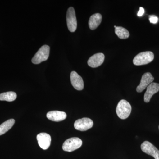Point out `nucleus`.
Masks as SVG:
<instances>
[{
    "mask_svg": "<svg viewBox=\"0 0 159 159\" xmlns=\"http://www.w3.org/2000/svg\"><path fill=\"white\" fill-rule=\"evenodd\" d=\"M105 56L102 53H97L91 56L88 61V64L92 68H97L103 63Z\"/></svg>",
    "mask_w": 159,
    "mask_h": 159,
    "instance_id": "9b49d317",
    "label": "nucleus"
},
{
    "mask_svg": "<svg viewBox=\"0 0 159 159\" xmlns=\"http://www.w3.org/2000/svg\"></svg>",
    "mask_w": 159,
    "mask_h": 159,
    "instance_id": "412c9836",
    "label": "nucleus"
},
{
    "mask_svg": "<svg viewBox=\"0 0 159 159\" xmlns=\"http://www.w3.org/2000/svg\"><path fill=\"white\" fill-rule=\"evenodd\" d=\"M144 12H145V10H144V8L142 7H140V10L137 15L139 16H142L144 14Z\"/></svg>",
    "mask_w": 159,
    "mask_h": 159,
    "instance_id": "6ab92c4d",
    "label": "nucleus"
},
{
    "mask_svg": "<svg viewBox=\"0 0 159 159\" xmlns=\"http://www.w3.org/2000/svg\"><path fill=\"white\" fill-rule=\"evenodd\" d=\"M102 20V16L100 13H95L91 16L89 21V25L91 30H95L100 25Z\"/></svg>",
    "mask_w": 159,
    "mask_h": 159,
    "instance_id": "4468645a",
    "label": "nucleus"
},
{
    "mask_svg": "<svg viewBox=\"0 0 159 159\" xmlns=\"http://www.w3.org/2000/svg\"><path fill=\"white\" fill-rule=\"evenodd\" d=\"M159 91V84L152 82L147 87V90L144 95V101L148 102L154 94Z\"/></svg>",
    "mask_w": 159,
    "mask_h": 159,
    "instance_id": "f8f14e48",
    "label": "nucleus"
},
{
    "mask_svg": "<svg viewBox=\"0 0 159 159\" xmlns=\"http://www.w3.org/2000/svg\"><path fill=\"white\" fill-rule=\"evenodd\" d=\"M141 148L143 152L153 157L155 159H159V150L150 142H143L141 145Z\"/></svg>",
    "mask_w": 159,
    "mask_h": 159,
    "instance_id": "423d86ee",
    "label": "nucleus"
},
{
    "mask_svg": "<svg viewBox=\"0 0 159 159\" xmlns=\"http://www.w3.org/2000/svg\"><path fill=\"white\" fill-rule=\"evenodd\" d=\"M131 110L130 103L125 99H122L117 105L116 112L120 119H125L129 116Z\"/></svg>",
    "mask_w": 159,
    "mask_h": 159,
    "instance_id": "f257e3e1",
    "label": "nucleus"
},
{
    "mask_svg": "<svg viewBox=\"0 0 159 159\" xmlns=\"http://www.w3.org/2000/svg\"><path fill=\"white\" fill-rule=\"evenodd\" d=\"M93 125V120L89 118H84L76 120L74 122V128L77 130L84 131L90 129Z\"/></svg>",
    "mask_w": 159,
    "mask_h": 159,
    "instance_id": "0eeeda50",
    "label": "nucleus"
},
{
    "mask_svg": "<svg viewBox=\"0 0 159 159\" xmlns=\"http://www.w3.org/2000/svg\"><path fill=\"white\" fill-rule=\"evenodd\" d=\"M15 122L14 119H10L2 123L0 125V136L4 134L11 129L14 125Z\"/></svg>",
    "mask_w": 159,
    "mask_h": 159,
    "instance_id": "2eb2a0df",
    "label": "nucleus"
},
{
    "mask_svg": "<svg viewBox=\"0 0 159 159\" xmlns=\"http://www.w3.org/2000/svg\"><path fill=\"white\" fill-rule=\"evenodd\" d=\"M50 47L48 45L42 46L32 58V62L34 64H39L48 60L50 54Z\"/></svg>",
    "mask_w": 159,
    "mask_h": 159,
    "instance_id": "7ed1b4c3",
    "label": "nucleus"
},
{
    "mask_svg": "<svg viewBox=\"0 0 159 159\" xmlns=\"http://www.w3.org/2000/svg\"><path fill=\"white\" fill-rule=\"evenodd\" d=\"M70 80L74 88L78 91L83 89L84 83L81 76L75 71H72L70 74Z\"/></svg>",
    "mask_w": 159,
    "mask_h": 159,
    "instance_id": "1a4fd4ad",
    "label": "nucleus"
},
{
    "mask_svg": "<svg viewBox=\"0 0 159 159\" xmlns=\"http://www.w3.org/2000/svg\"><path fill=\"white\" fill-rule=\"evenodd\" d=\"M82 145V141L77 137L70 138L66 140L62 145L63 150L66 152H71L78 149Z\"/></svg>",
    "mask_w": 159,
    "mask_h": 159,
    "instance_id": "20e7f679",
    "label": "nucleus"
},
{
    "mask_svg": "<svg viewBox=\"0 0 159 159\" xmlns=\"http://www.w3.org/2000/svg\"><path fill=\"white\" fill-rule=\"evenodd\" d=\"M66 22L69 31L74 32L77 28V20L75 10L73 7L68 9L66 14Z\"/></svg>",
    "mask_w": 159,
    "mask_h": 159,
    "instance_id": "39448f33",
    "label": "nucleus"
},
{
    "mask_svg": "<svg viewBox=\"0 0 159 159\" xmlns=\"http://www.w3.org/2000/svg\"><path fill=\"white\" fill-rule=\"evenodd\" d=\"M153 53L151 51L141 52L134 57L133 63L135 66H142L148 64L154 59Z\"/></svg>",
    "mask_w": 159,
    "mask_h": 159,
    "instance_id": "f03ea898",
    "label": "nucleus"
},
{
    "mask_svg": "<svg viewBox=\"0 0 159 159\" xmlns=\"http://www.w3.org/2000/svg\"><path fill=\"white\" fill-rule=\"evenodd\" d=\"M17 97V95L15 92H8L0 94V100L12 102Z\"/></svg>",
    "mask_w": 159,
    "mask_h": 159,
    "instance_id": "dca6fc26",
    "label": "nucleus"
},
{
    "mask_svg": "<svg viewBox=\"0 0 159 159\" xmlns=\"http://www.w3.org/2000/svg\"><path fill=\"white\" fill-rule=\"evenodd\" d=\"M114 27H115V28H116V26H114Z\"/></svg>",
    "mask_w": 159,
    "mask_h": 159,
    "instance_id": "aec40b11",
    "label": "nucleus"
},
{
    "mask_svg": "<svg viewBox=\"0 0 159 159\" xmlns=\"http://www.w3.org/2000/svg\"><path fill=\"white\" fill-rule=\"evenodd\" d=\"M154 77L149 72L143 74L141 79L140 84L137 87L136 91L138 93H142L145 89L147 88L151 83L154 80Z\"/></svg>",
    "mask_w": 159,
    "mask_h": 159,
    "instance_id": "6e6552de",
    "label": "nucleus"
},
{
    "mask_svg": "<svg viewBox=\"0 0 159 159\" xmlns=\"http://www.w3.org/2000/svg\"><path fill=\"white\" fill-rule=\"evenodd\" d=\"M149 20L151 23L156 24L158 20V18L154 15L150 16L149 17Z\"/></svg>",
    "mask_w": 159,
    "mask_h": 159,
    "instance_id": "a211bd4d",
    "label": "nucleus"
},
{
    "mask_svg": "<svg viewBox=\"0 0 159 159\" xmlns=\"http://www.w3.org/2000/svg\"><path fill=\"white\" fill-rule=\"evenodd\" d=\"M115 31L116 34L121 39H126L129 36V33L128 30L123 27H116Z\"/></svg>",
    "mask_w": 159,
    "mask_h": 159,
    "instance_id": "f3484780",
    "label": "nucleus"
},
{
    "mask_svg": "<svg viewBox=\"0 0 159 159\" xmlns=\"http://www.w3.org/2000/svg\"><path fill=\"white\" fill-rule=\"evenodd\" d=\"M37 140L39 145L44 150L48 149L51 145V136L45 133H41L38 134Z\"/></svg>",
    "mask_w": 159,
    "mask_h": 159,
    "instance_id": "9d476101",
    "label": "nucleus"
},
{
    "mask_svg": "<svg viewBox=\"0 0 159 159\" xmlns=\"http://www.w3.org/2000/svg\"><path fill=\"white\" fill-rule=\"evenodd\" d=\"M48 119L54 122H60L65 120L67 117L66 114L63 111H49L47 114Z\"/></svg>",
    "mask_w": 159,
    "mask_h": 159,
    "instance_id": "ddd939ff",
    "label": "nucleus"
}]
</instances>
